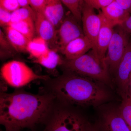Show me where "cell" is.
<instances>
[{"mask_svg":"<svg viewBox=\"0 0 131 131\" xmlns=\"http://www.w3.org/2000/svg\"><path fill=\"white\" fill-rule=\"evenodd\" d=\"M56 98L51 93L34 94L16 90L12 93H1L0 123L6 130L33 128L46 122Z\"/></svg>","mask_w":131,"mask_h":131,"instance_id":"6da1fadb","label":"cell"},{"mask_svg":"<svg viewBox=\"0 0 131 131\" xmlns=\"http://www.w3.org/2000/svg\"><path fill=\"white\" fill-rule=\"evenodd\" d=\"M51 89L61 102L77 106H98L112 98L104 83L69 71L52 81Z\"/></svg>","mask_w":131,"mask_h":131,"instance_id":"7a4b0ae2","label":"cell"},{"mask_svg":"<svg viewBox=\"0 0 131 131\" xmlns=\"http://www.w3.org/2000/svg\"><path fill=\"white\" fill-rule=\"evenodd\" d=\"M62 65L66 70L110 85L111 78L107 66L96 56L93 49L75 59H65Z\"/></svg>","mask_w":131,"mask_h":131,"instance_id":"3957f363","label":"cell"},{"mask_svg":"<svg viewBox=\"0 0 131 131\" xmlns=\"http://www.w3.org/2000/svg\"><path fill=\"white\" fill-rule=\"evenodd\" d=\"M46 121L45 131H86L89 122L83 117L65 108H56Z\"/></svg>","mask_w":131,"mask_h":131,"instance_id":"277c9868","label":"cell"},{"mask_svg":"<svg viewBox=\"0 0 131 131\" xmlns=\"http://www.w3.org/2000/svg\"><path fill=\"white\" fill-rule=\"evenodd\" d=\"M1 76L8 85L20 88L37 80H49V76L38 75L26 63L13 60L4 64L1 69Z\"/></svg>","mask_w":131,"mask_h":131,"instance_id":"5b68a950","label":"cell"},{"mask_svg":"<svg viewBox=\"0 0 131 131\" xmlns=\"http://www.w3.org/2000/svg\"><path fill=\"white\" fill-rule=\"evenodd\" d=\"M120 26L114 28L113 34L106 54L105 61L110 74H116L120 62L129 43L130 37Z\"/></svg>","mask_w":131,"mask_h":131,"instance_id":"8992f818","label":"cell"},{"mask_svg":"<svg viewBox=\"0 0 131 131\" xmlns=\"http://www.w3.org/2000/svg\"><path fill=\"white\" fill-rule=\"evenodd\" d=\"M80 23L70 12L65 15L62 23L57 30L54 42L61 52L70 42L85 35Z\"/></svg>","mask_w":131,"mask_h":131,"instance_id":"52a82bcc","label":"cell"},{"mask_svg":"<svg viewBox=\"0 0 131 131\" xmlns=\"http://www.w3.org/2000/svg\"><path fill=\"white\" fill-rule=\"evenodd\" d=\"M82 21L84 35L90 40L93 46V50L98 57L97 38L102 23V15L101 12L99 14H96L94 8L83 1Z\"/></svg>","mask_w":131,"mask_h":131,"instance_id":"ba28073f","label":"cell"},{"mask_svg":"<svg viewBox=\"0 0 131 131\" xmlns=\"http://www.w3.org/2000/svg\"><path fill=\"white\" fill-rule=\"evenodd\" d=\"M97 125L100 131H131L118 108H109L102 112Z\"/></svg>","mask_w":131,"mask_h":131,"instance_id":"9c48e42d","label":"cell"},{"mask_svg":"<svg viewBox=\"0 0 131 131\" xmlns=\"http://www.w3.org/2000/svg\"><path fill=\"white\" fill-rule=\"evenodd\" d=\"M131 73V38L120 62L115 74L119 93L122 96L129 91V80Z\"/></svg>","mask_w":131,"mask_h":131,"instance_id":"30bf717a","label":"cell"},{"mask_svg":"<svg viewBox=\"0 0 131 131\" xmlns=\"http://www.w3.org/2000/svg\"><path fill=\"white\" fill-rule=\"evenodd\" d=\"M93 49V46L85 35L77 38L68 43L61 52L66 59L77 58Z\"/></svg>","mask_w":131,"mask_h":131,"instance_id":"8fae6325","label":"cell"},{"mask_svg":"<svg viewBox=\"0 0 131 131\" xmlns=\"http://www.w3.org/2000/svg\"><path fill=\"white\" fill-rule=\"evenodd\" d=\"M101 15L102 23L97 38V54L102 61L105 62V59L108 47L112 38L115 27Z\"/></svg>","mask_w":131,"mask_h":131,"instance_id":"7c38bea8","label":"cell"},{"mask_svg":"<svg viewBox=\"0 0 131 131\" xmlns=\"http://www.w3.org/2000/svg\"><path fill=\"white\" fill-rule=\"evenodd\" d=\"M101 12L107 21L114 27L121 25L130 15L115 0L101 9Z\"/></svg>","mask_w":131,"mask_h":131,"instance_id":"4fadbf2b","label":"cell"},{"mask_svg":"<svg viewBox=\"0 0 131 131\" xmlns=\"http://www.w3.org/2000/svg\"><path fill=\"white\" fill-rule=\"evenodd\" d=\"M34 20L35 31L39 37L49 43H54L57 29L43 13H36Z\"/></svg>","mask_w":131,"mask_h":131,"instance_id":"5bb4252c","label":"cell"},{"mask_svg":"<svg viewBox=\"0 0 131 131\" xmlns=\"http://www.w3.org/2000/svg\"><path fill=\"white\" fill-rule=\"evenodd\" d=\"M62 3L61 0H47L44 14L55 26L57 30L65 18Z\"/></svg>","mask_w":131,"mask_h":131,"instance_id":"9a60e30c","label":"cell"},{"mask_svg":"<svg viewBox=\"0 0 131 131\" xmlns=\"http://www.w3.org/2000/svg\"><path fill=\"white\" fill-rule=\"evenodd\" d=\"M5 35L8 40L16 51H27V48L30 40L23 34L10 26H6Z\"/></svg>","mask_w":131,"mask_h":131,"instance_id":"2e32d148","label":"cell"},{"mask_svg":"<svg viewBox=\"0 0 131 131\" xmlns=\"http://www.w3.org/2000/svg\"><path fill=\"white\" fill-rule=\"evenodd\" d=\"M64 61L56 51L49 48L35 61L45 68L52 70L55 69L58 66L62 65Z\"/></svg>","mask_w":131,"mask_h":131,"instance_id":"e0dca14e","label":"cell"},{"mask_svg":"<svg viewBox=\"0 0 131 131\" xmlns=\"http://www.w3.org/2000/svg\"><path fill=\"white\" fill-rule=\"evenodd\" d=\"M47 42L40 37L34 38L30 40L27 45V51L32 58H38L49 49Z\"/></svg>","mask_w":131,"mask_h":131,"instance_id":"ac0fdd59","label":"cell"},{"mask_svg":"<svg viewBox=\"0 0 131 131\" xmlns=\"http://www.w3.org/2000/svg\"><path fill=\"white\" fill-rule=\"evenodd\" d=\"M8 26L18 31L30 40H32L34 38L35 29L34 20H33L11 22Z\"/></svg>","mask_w":131,"mask_h":131,"instance_id":"d6986e66","label":"cell"},{"mask_svg":"<svg viewBox=\"0 0 131 131\" xmlns=\"http://www.w3.org/2000/svg\"><path fill=\"white\" fill-rule=\"evenodd\" d=\"M121 97L122 102L119 109L122 118L131 131V94L129 91Z\"/></svg>","mask_w":131,"mask_h":131,"instance_id":"ffe728a7","label":"cell"},{"mask_svg":"<svg viewBox=\"0 0 131 131\" xmlns=\"http://www.w3.org/2000/svg\"><path fill=\"white\" fill-rule=\"evenodd\" d=\"M36 15V13L30 6L20 7L12 13L11 22L29 19L35 20Z\"/></svg>","mask_w":131,"mask_h":131,"instance_id":"44dd1931","label":"cell"},{"mask_svg":"<svg viewBox=\"0 0 131 131\" xmlns=\"http://www.w3.org/2000/svg\"><path fill=\"white\" fill-rule=\"evenodd\" d=\"M70 12L80 22L82 21V0H61Z\"/></svg>","mask_w":131,"mask_h":131,"instance_id":"7402d4cb","label":"cell"},{"mask_svg":"<svg viewBox=\"0 0 131 131\" xmlns=\"http://www.w3.org/2000/svg\"><path fill=\"white\" fill-rule=\"evenodd\" d=\"M0 45L1 58H4L6 57L11 56L13 53V51L15 50L1 29L0 30Z\"/></svg>","mask_w":131,"mask_h":131,"instance_id":"603a6c76","label":"cell"},{"mask_svg":"<svg viewBox=\"0 0 131 131\" xmlns=\"http://www.w3.org/2000/svg\"><path fill=\"white\" fill-rule=\"evenodd\" d=\"M21 7L17 0H0V7L10 13Z\"/></svg>","mask_w":131,"mask_h":131,"instance_id":"cb8c5ba5","label":"cell"},{"mask_svg":"<svg viewBox=\"0 0 131 131\" xmlns=\"http://www.w3.org/2000/svg\"><path fill=\"white\" fill-rule=\"evenodd\" d=\"M94 9H101L112 3L114 0H82Z\"/></svg>","mask_w":131,"mask_h":131,"instance_id":"d4e9b609","label":"cell"},{"mask_svg":"<svg viewBox=\"0 0 131 131\" xmlns=\"http://www.w3.org/2000/svg\"><path fill=\"white\" fill-rule=\"evenodd\" d=\"M31 7L36 13H43L47 0H29Z\"/></svg>","mask_w":131,"mask_h":131,"instance_id":"484cf974","label":"cell"},{"mask_svg":"<svg viewBox=\"0 0 131 131\" xmlns=\"http://www.w3.org/2000/svg\"><path fill=\"white\" fill-rule=\"evenodd\" d=\"M12 13L0 7V25L1 26H7L11 22Z\"/></svg>","mask_w":131,"mask_h":131,"instance_id":"4316f807","label":"cell"},{"mask_svg":"<svg viewBox=\"0 0 131 131\" xmlns=\"http://www.w3.org/2000/svg\"><path fill=\"white\" fill-rule=\"evenodd\" d=\"M120 26L127 33L130 34H131V15L127 18L123 22Z\"/></svg>","mask_w":131,"mask_h":131,"instance_id":"83f0119b","label":"cell"},{"mask_svg":"<svg viewBox=\"0 0 131 131\" xmlns=\"http://www.w3.org/2000/svg\"><path fill=\"white\" fill-rule=\"evenodd\" d=\"M125 10L131 14V0H115Z\"/></svg>","mask_w":131,"mask_h":131,"instance_id":"f1b7e54d","label":"cell"},{"mask_svg":"<svg viewBox=\"0 0 131 131\" xmlns=\"http://www.w3.org/2000/svg\"><path fill=\"white\" fill-rule=\"evenodd\" d=\"M86 131H100L98 125H94L89 123Z\"/></svg>","mask_w":131,"mask_h":131,"instance_id":"f546056e","label":"cell"},{"mask_svg":"<svg viewBox=\"0 0 131 131\" xmlns=\"http://www.w3.org/2000/svg\"><path fill=\"white\" fill-rule=\"evenodd\" d=\"M21 7L29 6V0H17Z\"/></svg>","mask_w":131,"mask_h":131,"instance_id":"4dcf8cb0","label":"cell"},{"mask_svg":"<svg viewBox=\"0 0 131 131\" xmlns=\"http://www.w3.org/2000/svg\"><path fill=\"white\" fill-rule=\"evenodd\" d=\"M129 91L131 94V73L130 76V80H129Z\"/></svg>","mask_w":131,"mask_h":131,"instance_id":"1f68e13d","label":"cell"},{"mask_svg":"<svg viewBox=\"0 0 131 131\" xmlns=\"http://www.w3.org/2000/svg\"><path fill=\"white\" fill-rule=\"evenodd\" d=\"M5 131H22L21 130H6Z\"/></svg>","mask_w":131,"mask_h":131,"instance_id":"d6a6232c","label":"cell"}]
</instances>
